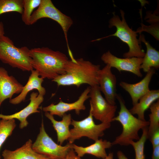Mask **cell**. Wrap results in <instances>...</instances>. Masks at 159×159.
<instances>
[{
  "label": "cell",
  "mask_w": 159,
  "mask_h": 159,
  "mask_svg": "<svg viewBox=\"0 0 159 159\" xmlns=\"http://www.w3.org/2000/svg\"><path fill=\"white\" fill-rule=\"evenodd\" d=\"M24 86L13 76H9L4 68L0 67V106L5 100L20 94Z\"/></svg>",
  "instance_id": "obj_14"
},
{
  "label": "cell",
  "mask_w": 159,
  "mask_h": 159,
  "mask_svg": "<svg viewBox=\"0 0 159 159\" xmlns=\"http://www.w3.org/2000/svg\"><path fill=\"white\" fill-rule=\"evenodd\" d=\"M159 90H150L142 97L139 99V102L133 105L129 111L132 115H137L138 118L145 120L144 116L145 111L149 108L155 101L159 99Z\"/></svg>",
  "instance_id": "obj_20"
},
{
  "label": "cell",
  "mask_w": 159,
  "mask_h": 159,
  "mask_svg": "<svg viewBox=\"0 0 159 159\" xmlns=\"http://www.w3.org/2000/svg\"><path fill=\"white\" fill-rule=\"evenodd\" d=\"M153 148L159 145V129L156 130L152 135L149 139Z\"/></svg>",
  "instance_id": "obj_27"
},
{
  "label": "cell",
  "mask_w": 159,
  "mask_h": 159,
  "mask_svg": "<svg viewBox=\"0 0 159 159\" xmlns=\"http://www.w3.org/2000/svg\"><path fill=\"white\" fill-rule=\"evenodd\" d=\"M72 144L68 143L64 146L56 143L45 131L42 120L39 132L32 144L33 150L38 154L51 159H64L72 148Z\"/></svg>",
  "instance_id": "obj_8"
},
{
  "label": "cell",
  "mask_w": 159,
  "mask_h": 159,
  "mask_svg": "<svg viewBox=\"0 0 159 159\" xmlns=\"http://www.w3.org/2000/svg\"><path fill=\"white\" fill-rule=\"evenodd\" d=\"M121 17V19L118 15L115 14V12L112 13L113 16L109 21V27L112 28L115 26L116 28L115 33L100 39L94 41L99 40L102 39L112 36H115L119 38L128 46L129 50L123 55L124 58L136 57L143 58L145 53L140 45V42L137 38L138 35L136 32L130 29L126 23L125 17V13L123 10H120Z\"/></svg>",
  "instance_id": "obj_4"
},
{
  "label": "cell",
  "mask_w": 159,
  "mask_h": 159,
  "mask_svg": "<svg viewBox=\"0 0 159 159\" xmlns=\"http://www.w3.org/2000/svg\"><path fill=\"white\" fill-rule=\"evenodd\" d=\"M16 126L15 119L0 120V149L7 138L11 135Z\"/></svg>",
  "instance_id": "obj_25"
},
{
  "label": "cell",
  "mask_w": 159,
  "mask_h": 159,
  "mask_svg": "<svg viewBox=\"0 0 159 159\" xmlns=\"http://www.w3.org/2000/svg\"><path fill=\"white\" fill-rule=\"evenodd\" d=\"M43 18L50 19L57 22L63 31L69 54L72 53L68 44L67 38L68 31L73 24V21L69 16L62 12L54 5L50 0H41L37 9L33 11L30 19V25L35 23Z\"/></svg>",
  "instance_id": "obj_7"
},
{
  "label": "cell",
  "mask_w": 159,
  "mask_h": 159,
  "mask_svg": "<svg viewBox=\"0 0 159 159\" xmlns=\"http://www.w3.org/2000/svg\"><path fill=\"white\" fill-rule=\"evenodd\" d=\"M44 100V96L37 92H33L30 95V102L26 107L12 115H5L0 114V118L5 120L17 119L20 121L19 128L22 129L28 124L27 120L28 116L32 114L40 112L38 109Z\"/></svg>",
  "instance_id": "obj_13"
},
{
  "label": "cell",
  "mask_w": 159,
  "mask_h": 159,
  "mask_svg": "<svg viewBox=\"0 0 159 159\" xmlns=\"http://www.w3.org/2000/svg\"><path fill=\"white\" fill-rule=\"evenodd\" d=\"M89 95L93 117L102 122L111 123L115 117L117 106L110 104L103 97L99 85L91 87Z\"/></svg>",
  "instance_id": "obj_9"
},
{
  "label": "cell",
  "mask_w": 159,
  "mask_h": 159,
  "mask_svg": "<svg viewBox=\"0 0 159 159\" xmlns=\"http://www.w3.org/2000/svg\"><path fill=\"white\" fill-rule=\"evenodd\" d=\"M30 54L33 69L43 79L52 80L65 73L69 59L64 54L43 47L30 49Z\"/></svg>",
  "instance_id": "obj_2"
},
{
  "label": "cell",
  "mask_w": 159,
  "mask_h": 159,
  "mask_svg": "<svg viewBox=\"0 0 159 159\" xmlns=\"http://www.w3.org/2000/svg\"><path fill=\"white\" fill-rule=\"evenodd\" d=\"M139 40L144 43L147 49L146 52L143 58L140 69L147 72L152 68L158 69L159 67V52L151 46L146 40L144 35L140 34Z\"/></svg>",
  "instance_id": "obj_21"
},
{
  "label": "cell",
  "mask_w": 159,
  "mask_h": 159,
  "mask_svg": "<svg viewBox=\"0 0 159 159\" xmlns=\"http://www.w3.org/2000/svg\"><path fill=\"white\" fill-rule=\"evenodd\" d=\"M31 72L28 81L24 86L22 91L18 96L9 100L10 103L17 105L24 101L28 92L33 89L37 90L39 94L43 96L45 95L46 90L42 86L44 79L39 77L38 72L36 70L33 69Z\"/></svg>",
  "instance_id": "obj_16"
},
{
  "label": "cell",
  "mask_w": 159,
  "mask_h": 159,
  "mask_svg": "<svg viewBox=\"0 0 159 159\" xmlns=\"http://www.w3.org/2000/svg\"><path fill=\"white\" fill-rule=\"evenodd\" d=\"M111 67L106 64L99 71L98 82L100 90L104 95L105 99L110 104H116L117 80L111 71Z\"/></svg>",
  "instance_id": "obj_12"
},
{
  "label": "cell",
  "mask_w": 159,
  "mask_h": 159,
  "mask_svg": "<svg viewBox=\"0 0 159 159\" xmlns=\"http://www.w3.org/2000/svg\"><path fill=\"white\" fill-rule=\"evenodd\" d=\"M117 156L118 159H128L124 153L120 150H119L117 152Z\"/></svg>",
  "instance_id": "obj_30"
},
{
  "label": "cell",
  "mask_w": 159,
  "mask_h": 159,
  "mask_svg": "<svg viewBox=\"0 0 159 159\" xmlns=\"http://www.w3.org/2000/svg\"><path fill=\"white\" fill-rule=\"evenodd\" d=\"M148 127L142 129L143 133L140 139L137 142L131 141L130 143L133 148L135 153V159H145L144 154L145 145L147 138Z\"/></svg>",
  "instance_id": "obj_26"
},
{
  "label": "cell",
  "mask_w": 159,
  "mask_h": 159,
  "mask_svg": "<svg viewBox=\"0 0 159 159\" xmlns=\"http://www.w3.org/2000/svg\"><path fill=\"white\" fill-rule=\"evenodd\" d=\"M30 50L26 46L16 47L9 38L4 35L0 38V60L12 67L24 71L33 69Z\"/></svg>",
  "instance_id": "obj_5"
},
{
  "label": "cell",
  "mask_w": 159,
  "mask_h": 159,
  "mask_svg": "<svg viewBox=\"0 0 159 159\" xmlns=\"http://www.w3.org/2000/svg\"><path fill=\"white\" fill-rule=\"evenodd\" d=\"M64 159H81L76 155L73 149L72 148L69 151L66 157Z\"/></svg>",
  "instance_id": "obj_28"
},
{
  "label": "cell",
  "mask_w": 159,
  "mask_h": 159,
  "mask_svg": "<svg viewBox=\"0 0 159 159\" xmlns=\"http://www.w3.org/2000/svg\"><path fill=\"white\" fill-rule=\"evenodd\" d=\"M23 10V0H0V15L11 12L21 14Z\"/></svg>",
  "instance_id": "obj_23"
},
{
  "label": "cell",
  "mask_w": 159,
  "mask_h": 159,
  "mask_svg": "<svg viewBox=\"0 0 159 159\" xmlns=\"http://www.w3.org/2000/svg\"><path fill=\"white\" fill-rule=\"evenodd\" d=\"M152 159H159V145L153 148Z\"/></svg>",
  "instance_id": "obj_29"
},
{
  "label": "cell",
  "mask_w": 159,
  "mask_h": 159,
  "mask_svg": "<svg viewBox=\"0 0 159 159\" xmlns=\"http://www.w3.org/2000/svg\"><path fill=\"white\" fill-rule=\"evenodd\" d=\"M102 60L111 68H116L119 72H128L141 77L142 74L140 71V66L143 58L132 57L122 58L112 54L109 51L104 53L101 57Z\"/></svg>",
  "instance_id": "obj_10"
},
{
  "label": "cell",
  "mask_w": 159,
  "mask_h": 159,
  "mask_svg": "<svg viewBox=\"0 0 159 159\" xmlns=\"http://www.w3.org/2000/svg\"><path fill=\"white\" fill-rule=\"evenodd\" d=\"M93 117L90 109L89 115L83 120H72L71 125L73 127L70 130V135L68 139L69 143L72 144L75 140L83 137L95 141L104 135V131L110 127L111 123L102 122L96 124Z\"/></svg>",
  "instance_id": "obj_6"
},
{
  "label": "cell",
  "mask_w": 159,
  "mask_h": 159,
  "mask_svg": "<svg viewBox=\"0 0 159 159\" xmlns=\"http://www.w3.org/2000/svg\"><path fill=\"white\" fill-rule=\"evenodd\" d=\"M149 124L148 127V139H150L153 133L159 129V100L153 102L149 107Z\"/></svg>",
  "instance_id": "obj_22"
},
{
  "label": "cell",
  "mask_w": 159,
  "mask_h": 159,
  "mask_svg": "<svg viewBox=\"0 0 159 159\" xmlns=\"http://www.w3.org/2000/svg\"><path fill=\"white\" fill-rule=\"evenodd\" d=\"M91 87H88L82 93L78 99L72 103H66L61 100L57 104L52 103L49 105L43 107L42 110L45 112H49L52 115H57L62 117L63 115L68 111L74 110L76 114L79 115L80 112L85 110L86 107L85 102L90 98L89 94Z\"/></svg>",
  "instance_id": "obj_11"
},
{
  "label": "cell",
  "mask_w": 159,
  "mask_h": 159,
  "mask_svg": "<svg viewBox=\"0 0 159 159\" xmlns=\"http://www.w3.org/2000/svg\"><path fill=\"white\" fill-rule=\"evenodd\" d=\"M45 115L50 120L57 132V143H59L60 145H62L65 140H68L70 135L69 127L72 120L71 115L64 114L61 121L56 120L53 115L49 112H45Z\"/></svg>",
  "instance_id": "obj_19"
},
{
  "label": "cell",
  "mask_w": 159,
  "mask_h": 159,
  "mask_svg": "<svg viewBox=\"0 0 159 159\" xmlns=\"http://www.w3.org/2000/svg\"><path fill=\"white\" fill-rule=\"evenodd\" d=\"M112 145V143L110 142L101 139L86 147L78 146L73 143L72 144V147L77 155L80 158L88 154L103 159L107 155L106 149L110 148Z\"/></svg>",
  "instance_id": "obj_17"
},
{
  "label": "cell",
  "mask_w": 159,
  "mask_h": 159,
  "mask_svg": "<svg viewBox=\"0 0 159 159\" xmlns=\"http://www.w3.org/2000/svg\"><path fill=\"white\" fill-rule=\"evenodd\" d=\"M113 153H110L108 155L103 159H113Z\"/></svg>",
  "instance_id": "obj_32"
},
{
  "label": "cell",
  "mask_w": 159,
  "mask_h": 159,
  "mask_svg": "<svg viewBox=\"0 0 159 159\" xmlns=\"http://www.w3.org/2000/svg\"><path fill=\"white\" fill-rule=\"evenodd\" d=\"M41 0H23V11L21 20L26 25H30V19L33 11L39 6Z\"/></svg>",
  "instance_id": "obj_24"
},
{
  "label": "cell",
  "mask_w": 159,
  "mask_h": 159,
  "mask_svg": "<svg viewBox=\"0 0 159 159\" xmlns=\"http://www.w3.org/2000/svg\"><path fill=\"white\" fill-rule=\"evenodd\" d=\"M4 24L2 21H0V38L4 35Z\"/></svg>",
  "instance_id": "obj_31"
},
{
  "label": "cell",
  "mask_w": 159,
  "mask_h": 159,
  "mask_svg": "<svg viewBox=\"0 0 159 159\" xmlns=\"http://www.w3.org/2000/svg\"><path fill=\"white\" fill-rule=\"evenodd\" d=\"M100 66L95 64L82 58L69 60L65 69V73L59 75L52 81L58 86L75 85L77 87L83 84L90 87L98 85V76Z\"/></svg>",
  "instance_id": "obj_1"
},
{
  "label": "cell",
  "mask_w": 159,
  "mask_h": 159,
  "mask_svg": "<svg viewBox=\"0 0 159 159\" xmlns=\"http://www.w3.org/2000/svg\"><path fill=\"white\" fill-rule=\"evenodd\" d=\"M32 141L29 139L21 147L12 151L5 149L2 152L3 159H51L37 153L32 148Z\"/></svg>",
  "instance_id": "obj_18"
},
{
  "label": "cell",
  "mask_w": 159,
  "mask_h": 159,
  "mask_svg": "<svg viewBox=\"0 0 159 159\" xmlns=\"http://www.w3.org/2000/svg\"><path fill=\"white\" fill-rule=\"evenodd\" d=\"M155 72V69L151 68L142 80L136 83L130 84L123 81L120 83V85L130 94L133 105L150 90L149 84Z\"/></svg>",
  "instance_id": "obj_15"
},
{
  "label": "cell",
  "mask_w": 159,
  "mask_h": 159,
  "mask_svg": "<svg viewBox=\"0 0 159 159\" xmlns=\"http://www.w3.org/2000/svg\"><path fill=\"white\" fill-rule=\"evenodd\" d=\"M116 99L119 102L120 109L118 115L113 118L112 121L119 122L122 125V130L121 134L112 143V145L128 146L131 141L140 139L139 130L148 127L149 122L135 117L127 108L124 101L120 96L117 95Z\"/></svg>",
  "instance_id": "obj_3"
}]
</instances>
